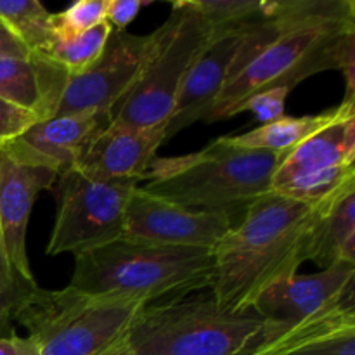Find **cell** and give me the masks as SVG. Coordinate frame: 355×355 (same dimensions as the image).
<instances>
[{
    "label": "cell",
    "instance_id": "1",
    "mask_svg": "<svg viewBox=\"0 0 355 355\" xmlns=\"http://www.w3.org/2000/svg\"><path fill=\"white\" fill-rule=\"evenodd\" d=\"M326 207L272 191L253 201L211 250L215 300L227 311L252 309L270 286L298 274L302 263L314 255Z\"/></svg>",
    "mask_w": 355,
    "mask_h": 355
},
{
    "label": "cell",
    "instance_id": "2",
    "mask_svg": "<svg viewBox=\"0 0 355 355\" xmlns=\"http://www.w3.org/2000/svg\"><path fill=\"white\" fill-rule=\"evenodd\" d=\"M288 26L225 83L203 118L227 120L253 94L274 87L293 90L322 71L338 69L347 80V99L354 101L355 3L352 0H284Z\"/></svg>",
    "mask_w": 355,
    "mask_h": 355
},
{
    "label": "cell",
    "instance_id": "3",
    "mask_svg": "<svg viewBox=\"0 0 355 355\" xmlns=\"http://www.w3.org/2000/svg\"><path fill=\"white\" fill-rule=\"evenodd\" d=\"M214 253L135 241L125 236L75 255L68 286L92 297H130L163 304L211 290Z\"/></svg>",
    "mask_w": 355,
    "mask_h": 355
},
{
    "label": "cell",
    "instance_id": "4",
    "mask_svg": "<svg viewBox=\"0 0 355 355\" xmlns=\"http://www.w3.org/2000/svg\"><path fill=\"white\" fill-rule=\"evenodd\" d=\"M283 153L243 149L224 137L198 153L158 158L149 165L146 191L200 211H222L241 218L246 208L270 193Z\"/></svg>",
    "mask_w": 355,
    "mask_h": 355
},
{
    "label": "cell",
    "instance_id": "5",
    "mask_svg": "<svg viewBox=\"0 0 355 355\" xmlns=\"http://www.w3.org/2000/svg\"><path fill=\"white\" fill-rule=\"evenodd\" d=\"M279 331L253 307L227 311L194 293L144 305L125 338L139 355H260Z\"/></svg>",
    "mask_w": 355,
    "mask_h": 355
},
{
    "label": "cell",
    "instance_id": "6",
    "mask_svg": "<svg viewBox=\"0 0 355 355\" xmlns=\"http://www.w3.org/2000/svg\"><path fill=\"white\" fill-rule=\"evenodd\" d=\"M149 35L141 75L113 111V121L135 128H165L184 80L214 28L191 0H179L172 3L168 19Z\"/></svg>",
    "mask_w": 355,
    "mask_h": 355
},
{
    "label": "cell",
    "instance_id": "7",
    "mask_svg": "<svg viewBox=\"0 0 355 355\" xmlns=\"http://www.w3.org/2000/svg\"><path fill=\"white\" fill-rule=\"evenodd\" d=\"M144 302L92 297L69 286L38 288L17 318L37 343L38 355H99L123 338Z\"/></svg>",
    "mask_w": 355,
    "mask_h": 355
},
{
    "label": "cell",
    "instance_id": "8",
    "mask_svg": "<svg viewBox=\"0 0 355 355\" xmlns=\"http://www.w3.org/2000/svg\"><path fill=\"white\" fill-rule=\"evenodd\" d=\"M135 186L99 182L76 170L59 175L52 187L58 211L47 255L75 257L123 236L125 210Z\"/></svg>",
    "mask_w": 355,
    "mask_h": 355
},
{
    "label": "cell",
    "instance_id": "9",
    "mask_svg": "<svg viewBox=\"0 0 355 355\" xmlns=\"http://www.w3.org/2000/svg\"><path fill=\"white\" fill-rule=\"evenodd\" d=\"M355 187V111L284 153L270 191L312 207H326Z\"/></svg>",
    "mask_w": 355,
    "mask_h": 355
},
{
    "label": "cell",
    "instance_id": "10",
    "mask_svg": "<svg viewBox=\"0 0 355 355\" xmlns=\"http://www.w3.org/2000/svg\"><path fill=\"white\" fill-rule=\"evenodd\" d=\"M151 35L111 31L106 47L92 66L68 78L55 114L107 113L113 111L141 75Z\"/></svg>",
    "mask_w": 355,
    "mask_h": 355
},
{
    "label": "cell",
    "instance_id": "11",
    "mask_svg": "<svg viewBox=\"0 0 355 355\" xmlns=\"http://www.w3.org/2000/svg\"><path fill=\"white\" fill-rule=\"evenodd\" d=\"M234 222L229 214L191 210L135 186L125 210L123 236L153 245L214 250Z\"/></svg>",
    "mask_w": 355,
    "mask_h": 355
},
{
    "label": "cell",
    "instance_id": "12",
    "mask_svg": "<svg viewBox=\"0 0 355 355\" xmlns=\"http://www.w3.org/2000/svg\"><path fill=\"white\" fill-rule=\"evenodd\" d=\"M354 263H336L315 274H295L270 286L253 309L270 326L293 329L342 307H354Z\"/></svg>",
    "mask_w": 355,
    "mask_h": 355
},
{
    "label": "cell",
    "instance_id": "13",
    "mask_svg": "<svg viewBox=\"0 0 355 355\" xmlns=\"http://www.w3.org/2000/svg\"><path fill=\"white\" fill-rule=\"evenodd\" d=\"M113 121L107 113L55 114L38 121L6 146V155L28 165L42 166L55 175L76 168L94 139Z\"/></svg>",
    "mask_w": 355,
    "mask_h": 355
},
{
    "label": "cell",
    "instance_id": "14",
    "mask_svg": "<svg viewBox=\"0 0 355 355\" xmlns=\"http://www.w3.org/2000/svg\"><path fill=\"white\" fill-rule=\"evenodd\" d=\"M248 24L214 31L207 47L187 73L182 89L177 96L175 106L165 127L166 141L207 116L231 76L232 61Z\"/></svg>",
    "mask_w": 355,
    "mask_h": 355
},
{
    "label": "cell",
    "instance_id": "15",
    "mask_svg": "<svg viewBox=\"0 0 355 355\" xmlns=\"http://www.w3.org/2000/svg\"><path fill=\"white\" fill-rule=\"evenodd\" d=\"M58 175L42 166L14 159L0 151V229L14 276L33 279L26 253L31 208L42 191L54 187Z\"/></svg>",
    "mask_w": 355,
    "mask_h": 355
},
{
    "label": "cell",
    "instance_id": "16",
    "mask_svg": "<svg viewBox=\"0 0 355 355\" xmlns=\"http://www.w3.org/2000/svg\"><path fill=\"white\" fill-rule=\"evenodd\" d=\"M165 128H135L111 121L92 141L76 172L99 182L137 184L165 142Z\"/></svg>",
    "mask_w": 355,
    "mask_h": 355
},
{
    "label": "cell",
    "instance_id": "17",
    "mask_svg": "<svg viewBox=\"0 0 355 355\" xmlns=\"http://www.w3.org/2000/svg\"><path fill=\"white\" fill-rule=\"evenodd\" d=\"M69 73L44 54L0 55V97L40 121L55 116Z\"/></svg>",
    "mask_w": 355,
    "mask_h": 355
},
{
    "label": "cell",
    "instance_id": "18",
    "mask_svg": "<svg viewBox=\"0 0 355 355\" xmlns=\"http://www.w3.org/2000/svg\"><path fill=\"white\" fill-rule=\"evenodd\" d=\"M355 111L354 101H343L342 104L318 114H305V116H281L279 120L270 123L259 125L250 132L239 135H222L225 142L243 149H257V151L288 153L309 137L318 134L328 125L345 114Z\"/></svg>",
    "mask_w": 355,
    "mask_h": 355
},
{
    "label": "cell",
    "instance_id": "19",
    "mask_svg": "<svg viewBox=\"0 0 355 355\" xmlns=\"http://www.w3.org/2000/svg\"><path fill=\"white\" fill-rule=\"evenodd\" d=\"M272 355H355V309H338L293 328Z\"/></svg>",
    "mask_w": 355,
    "mask_h": 355
},
{
    "label": "cell",
    "instance_id": "20",
    "mask_svg": "<svg viewBox=\"0 0 355 355\" xmlns=\"http://www.w3.org/2000/svg\"><path fill=\"white\" fill-rule=\"evenodd\" d=\"M312 262L321 269L336 263L355 266V187L335 198L322 211Z\"/></svg>",
    "mask_w": 355,
    "mask_h": 355
},
{
    "label": "cell",
    "instance_id": "21",
    "mask_svg": "<svg viewBox=\"0 0 355 355\" xmlns=\"http://www.w3.org/2000/svg\"><path fill=\"white\" fill-rule=\"evenodd\" d=\"M0 21L30 54H38L55 38L54 14L38 0H0Z\"/></svg>",
    "mask_w": 355,
    "mask_h": 355
},
{
    "label": "cell",
    "instance_id": "22",
    "mask_svg": "<svg viewBox=\"0 0 355 355\" xmlns=\"http://www.w3.org/2000/svg\"><path fill=\"white\" fill-rule=\"evenodd\" d=\"M111 31H113V28L110 26L107 21H104L92 30L76 35V37L54 38L38 54H44L51 61L58 62L69 73V76L78 75L96 62V59L106 47Z\"/></svg>",
    "mask_w": 355,
    "mask_h": 355
},
{
    "label": "cell",
    "instance_id": "23",
    "mask_svg": "<svg viewBox=\"0 0 355 355\" xmlns=\"http://www.w3.org/2000/svg\"><path fill=\"white\" fill-rule=\"evenodd\" d=\"M214 31L248 24L267 16L270 2L266 0H191Z\"/></svg>",
    "mask_w": 355,
    "mask_h": 355
},
{
    "label": "cell",
    "instance_id": "24",
    "mask_svg": "<svg viewBox=\"0 0 355 355\" xmlns=\"http://www.w3.org/2000/svg\"><path fill=\"white\" fill-rule=\"evenodd\" d=\"M110 0H78L62 12L54 14L55 38H69L92 30L106 21Z\"/></svg>",
    "mask_w": 355,
    "mask_h": 355
},
{
    "label": "cell",
    "instance_id": "25",
    "mask_svg": "<svg viewBox=\"0 0 355 355\" xmlns=\"http://www.w3.org/2000/svg\"><path fill=\"white\" fill-rule=\"evenodd\" d=\"M37 290L35 279H23L19 276L10 286H0V336L16 335L17 318Z\"/></svg>",
    "mask_w": 355,
    "mask_h": 355
},
{
    "label": "cell",
    "instance_id": "26",
    "mask_svg": "<svg viewBox=\"0 0 355 355\" xmlns=\"http://www.w3.org/2000/svg\"><path fill=\"white\" fill-rule=\"evenodd\" d=\"M290 92L291 90L286 89V87H274V89L260 90V92L253 94L252 97H248L243 103L239 113H243V111L253 113L259 125H266L270 123V121L279 120L281 116H284V104H286Z\"/></svg>",
    "mask_w": 355,
    "mask_h": 355
},
{
    "label": "cell",
    "instance_id": "27",
    "mask_svg": "<svg viewBox=\"0 0 355 355\" xmlns=\"http://www.w3.org/2000/svg\"><path fill=\"white\" fill-rule=\"evenodd\" d=\"M38 121L40 120L30 111L0 97V149L21 137L28 128H31Z\"/></svg>",
    "mask_w": 355,
    "mask_h": 355
},
{
    "label": "cell",
    "instance_id": "28",
    "mask_svg": "<svg viewBox=\"0 0 355 355\" xmlns=\"http://www.w3.org/2000/svg\"><path fill=\"white\" fill-rule=\"evenodd\" d=\"M142 6V0H110L106 21L113 31H127V26L137 17Z\"/></svg>",
    "mask_w": 355,
    "mask_h": 355
},
{
    "label": "cell",
    "instance_id": "29",
    "mask_svg": "<svg viewBox=\"0 0 355 355\" xmlns=\"http://www.w3.org/2000/svg\"><path fill=\"white\" fill-rule=\"evenodd\" d=\"M0 355H38V347L30 336H0Z\"/></svg>",
    "mask_w": 355,
    "mask_h": 355
},
{
    "label": "cell",
    "instance_id": "30",
    "mask_svg": "<svg viewBox=\"0 0 355 355\" xmlns=\"http://www.w3.org/2000/svg\"><path fill=\"white\" fill-rule=\"evenodd\" d=\"M30 52L23 47L19 40L7 30L6 24L0 21V55H28Z\"/></svg>",
    "mask_w": 355,
    "mask_h": 355
},
{
    "label": "cell",
    "instance_id": "31",
    "mask_svg": "<svg viewBox=\"0 0 355 355\" xmlns=\"http://www.w3.org/2000/svg\"><path fill=\"white\" fill-rule=\"evenodd\" d=\"M17 276H14L12 269L9 266V260L6 255V246H3L2 229H0V286H10L16 281Z\"/></svg>",
    "mask_w": 355,
    "mask_h": 355
},
{
    "label": "cell",
    "instance_id": "32",
    "mask_svg": "<svg viewBox=\"0 0 355 355\" xmlns=\"http://www.w3.org/2000/svg\"><path fill=\"white\" fill-rule=\"evenodd\" d=\"M99 355H139V354L132 349L130 343H128L127 338L123 336V338L118 340L116 343H113L110 349H106L103 354H99Z\"/></svg>",
    "mask_w": 355,
    "mask_h": 355
}]
</instances>
